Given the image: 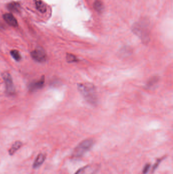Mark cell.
<instances>
[{"label": "cell", "instance_id": "6da1fadb", "mask_svg": "<svg viewBox=\"0 0 173 174\" xmlns=\"http://www.w3.org/2000/svg\"><path fill=\"white\" fill-rule=\"evenodd\" d=\"M78 89L84 98L88 103L96 104L97 102V97L96 88L91 83H83L78 84Z\"/></svg>", "mask_w": 173, "mask_h": 174}, {"label": "cell", "instance_id": "7a4b0ae2", "mask_svg": "<svg viewBox=\"0 0 173 174\" xmlns=\"http://www.w3.org/2000/svg\"><path fill=\"white\" fill-rule=\"evenodd\" d=\"M94 140L92 138L86 139L80 143L74 149L72 153L73 158H80L91 149L94 145Z\"/></svg>", "mask_w": 173, "mask_h": 174}, {"label": "cell", "instance_id": "3957f363", "mask_svg": "<svg viewBox=\"0 0 173 174\" xmlns=\"http://www.w3.org/2000/svg\"><path fill=\"white\" fill-rule=\"evenodd\" d=\"M2 76L6 87V92L9 95H13L15 92V90L11 75L9 72H4L2 73Z\"/></svg>", "mask_w": 173, "mask_h": 174}, {"label": "cell", "instance_id": "277c9868", "mask_svg": "<svg viewBox=\"0 0 173 174\" xmlns=\"http://www.w3.org/2000/svg\"><path fill=\"white\" fill-rule=\"evenodd\" d=\"M31 56L35 61L39 63H43L46 61L47 55L43 48L38 47L31 52Z\"/></svg>", "mask_w": 173, "mask_h": 174}, {"label": "cell", "instance_id": "5b68a950", "mask_svg": "<svg viewBox=\"0 0 173 174\" xmlns=\"http://www.w3.org/2000/svg\"><path fill=\"white\" fill-rule=\"evenodd\" d=\"M99 168V164H88L79 168L74 174H96Z\"/></svg>", "mask_w": 173, "mask_h": 174}, {"label": "cell", "instance_id": "8992f818", "mask_svg": "<svg viewBox=\"0 0 173 174\" xmlns=\"http://www.w3.org/2000/svg\"><path fill=\"white\" fill-rule=\"evenodd\" d=\"M45 84V76L44 75L40 78L39 80L32 82L29 86V90L31 92H34L37 90H39L43 88Z\"/></svg>", "mask_w": 173, "mask_h": 174}, {"label": "cell", "instance_id": "52a82bcc", "mask_svg": "<svg viewBox=\"0 0 173 174\" xmlns=\"http://www.w3.org/2000/svg\"><path fill=\"white\" fill-rule=\"evenodd\" d=\"M3 18L8 24L13 27H16L18 24L15 17L11 13H6L3 15Z\"/></svg>", "mask_w": 173, "mask_h": 174}, {"label": "cell", "instance_id": "ba28073f", "mask_svg": "<svg viewBox=\"0 0 173 174\" xmlns=\"http://www.w3.org/2000/svg\"><path fill=\"white\" fill-rule=\"evenodd\" d=\"M46 159V155L43 153H40L37 156L35 160H34L33 167L34 168H37L40 167Z\"/></svg>", "mask_w": 173, "mask_h": 174}, {"label": "cell", "instance_id": "9c48e42d", "mask_svg": "<svg viewBox=\"0 0 173 174\" xmlns=\"http://www.w3.org/2000/svg\"><path fill=\"white\" fill-rule=\"evenodd\" d=\"M37 9L42 13H45L47 11V6L42 0H34Z\"/></svg>", "mask_w": 173, "mask_h": 174}, {"label": "cell", "instance_id": "30bf717a", "mask_svg": "<svg viewBox=\"0 0 173 174\" xmlns=\"http://www.w3.org/2000/svg\"><path fill=\"white\" fill-rule=\"evenodd\" d=\"M22 143L20 141H16L12 145L11 147L10 148V149L9 150V153L10 155H14V153L18 150L22 146Z\"/></svg>", "mask_w": 173, "mask_h": 174}, {"label": "cell", "instance_id": "8fae6325", "mask_svg": "<svg viewBox=\"0 0 173 174\" xmlns=\"http://www.w3.org/2000/svg\"><path fill=\"white\" fill-rule=\"evenodd\" d=\"M7 7L8 9L11 11L17 12L20 9V5L16 2H12L8 4Z\"/></svg>", "mask_w": 173, "mask_h": 174}, {"label": "cell", "instance_id": "7c38bea8", "mask_svg": "<svg viewBox=\"0 0 173 174\" xmlns=\"http://www.w3.org/2000/svg\"><path fill=\"white\" fill-rule=\"evenodd\" d=\"M94 8L98 12H101L103 10V4L99 0H96L94 4Z\"/></svg>", "mask_w": 173, "mask_h": 174}, {"label": "cell", "instance_id": "4fadbf2b", "mask_svg": "<svg viewBox=\"0 0 173 174\" xmlns=\"http://www.w3.org/2000/svg\"><path fill=\"white\" fill-rule=\"evenodd\" d=\"M10 54L14 60H16V61H19L22 59L21 55L18 50H12L10 52Z\"/></svg>", "mask_w": 173, "mask_h": 174}, {"label": "cell", "instance_id": "5bb4252c", "mask_svg": "<svg viewBox=\"0 0 173 174\" xmlns=\"http://www.w3.org/2000/svg\"><path fill=\"white\" fill-rule=\"evenodd\" d=\"M66 59L68 63H73V62H77L78 61L77 57L71 54H67L66 56Z\"/></svg>", "mask_w": 173, "mask_h": 174}, {"label": "cell", "instance_id": "9a60e30c", "mask_svg": "<svg viewBox=\"0 0 173 174\" xmlns=\"http://www.w3.org/2000/svg\"><path fill=\"white\" fill-rule=\"evenodd\" d=\"M157 80H158V78L156 77H153L148 81V82L147 84V86L148 88H150L151 87L153 86L157 82Z\"/></svg>", "mask_w": 173, "mask_h": 174}, {"label": "cell", "instance_id": "2e32d148", "mask_svg": "<svg viewBox=\"0 0 173 174\" xmlns=\"http://www.w3.org/2000/svg\"><path fill=\"white\" fill-rule=\"evenodd\" d=\"M163 159H164V157L157 159L155 163V164H154V166H153V168H152V171L153 172H154L157 168V167L158 166L159 164H160V162L162 161V160H163Z\"/></svg>", "mask_w": 173, "mask_h": 174}, {"label": "cell", "instance_id": "e0dca14e", "mask_svg": "<svg viewBox=\"0 0 173 174\" xmlns=\"http://www.w3.org/2000/svg\"><path fill=\"white\" fill-rule=\"evenodd\" d=\"M150 168V164H146L143 169V174H147L149 171Z\"/></svg>", "mask_w": 173, "mask_h": 174}]
</instances>
